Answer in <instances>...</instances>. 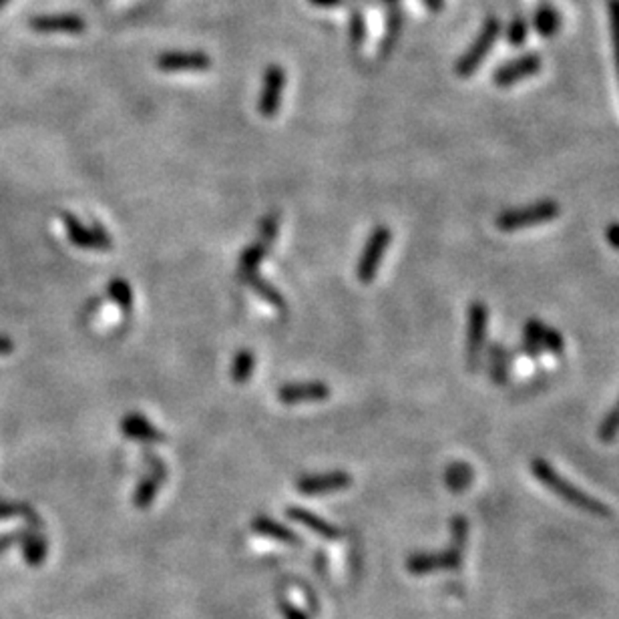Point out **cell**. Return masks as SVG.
<instances>
[{
	"label": "cell",
	"instance_id": "obj_30",
	"mask_svg": "<svg viewBox=\"0 0 619 619\" xmlns=\"http://www.w3.org/2000/svg\"><path fill=\"white\" fill-rule=\"evenodd\" d=\"M350 35H352V45H354V46H360V45H362V40H364V21H362V14H360V13L352 14Z\"/></svg>",
	"mask_w": 619,
	"mask_h": 619
},
{
	"label": "cell",
	"instance_id": "obj_6",
	"mask_svg": "<svg viewBox=\"0 0 619 619\" xmlns=\"http://www.w3.org/2000/svg\"><path fill=\"white\" fill-rule=\"evenodd\" d=\"M64 228H67L69 239L77 247L83 249H95V252H111L113 249V239L107 231H105L103 225H93V228H85L77 217L64 215Z\"/></svg>",
	"mask_w": 619,
	"mask_h": 619
},
{
	"label": "cell",
	"instance_id": "obj_27",
	"mask_svg": "<svg viewBox=\"0 0 619 619\" xmlns=\"http://www.w3.org/2000/svg\"><path fill=\"white\" fill-rule=\"evenodd\" d=\"M617 432H619V402L599 426V439L603 442H609L617 437Z\"/></svg>",
	"mask_w": 619,
	"mask_h": 619
},
{
	"label": "cell",
	"instance_id": "obj_10",
	"mask_svg": "<svg viewBox=\"0 0 619 619\" xmlns=\"http://www.w3.org/2000/svg\"><path fill=\"white\" fill-rule=\"evenodd\" d=\"M350 474L344 471H334L326 474H308L297 481V490L304 495H322L332 493V490H342L350 487Z\"/></svg>",
	"mask_w": 619,
	"mask_h": 619
},
{
	"label": "cell",
	"instance_id": "obj_7",
	"mask_svg": "<svg viewBox=\"0 0 619 619\" xmlns=\"http://www.w3.org/2000/svg\"><path fill=\"white\" fill-rule=\"evenodd\" d=\"M539 71H541V56L529 53L519 56V59L501 64V67L493 72V83L498 88H509L523 79L537 75Z\"/></svg>",
	"mask_w": 619,
	"mask_h": 619
},
{
	"label": "cell",
	"instance_id": "obj_4",
	"mask_svg": "<svg viewBox=\"0 0 619 619\" xmlns=\"http://www.w3.org/2000/svg\"><path fill=\"white\" fill-rule=\"evenodd\" d=\"M489 308L482 302H473L469 305V322H466V368L477 372L481 366V356L487 342Z\"/></svg>",
	"mask_w": 619,
	"mask_h": 619
},
{
	"label": "cell",
	"instance_id": "obj_35",
	"mask_svg": "<svg viewBox=\"0 0 619 619\" xmlns=\"http://www.w3.org/2000/svg\"><path fill=\"white\" fill-rule=\"evenodd\" d=\"M386 3H389V4H397L398 0H386Z\"/></svg>",
	"mask_w": 619,
	"mask_h": 619
},
{
	"label": "cell",
	"instance_id": "obj_12",
	"mask_svg": "<svg viewBox=\"0 0 619 619\" xmlns=\"http://www.w3.org/2000/svg\"><path fill=\"white\" fill-rule=\"evenodd\" d=\"M29 27L40 35L48 32H83L85 21L77 14H40L32 16Z\"/></svg>",
	"mask_w": 619,
	"mask_h": 619
},
{
	"label": "cell",
	"instance_id": "obj_29",
	"mask_svg": "<svg viewBox=\"0 0 619 619\" xmlns=\"http://www.w3.org/2000/svg\"><path fill=\"white\" fill-rule=\"evenodd\" d=\"M543 348H549L553 354H563V350H565V342H563V338L561 334L557 332V330H553V328H547L543 330Z\"/></svg>",
	"mask_w": 619,
	"mask_h": 619
},
{
	"label": "cell",
	"instance_id": "obj_11",
	"mask_svg": "<svg viewBox=\"0 0 619 619\" xmlns=\"http://www.w3.org/2000/svg\"><path fill=\"white\" fill-rule=\"evenodd\" d=\"M330 397V389L324 382H292L284 384L278 390V398L284 405H297V402H316L326 400Z\"/></svg>",
	"mask_w": 619,
	"mask_h": 619
},
{
	"label": "cell",
	"instance_id": "obj_25",
	"mask_svg": "<svg viewBox=\"0 0 619 619\" xmlns=\"http://www.w3.org/2000/svg\"><path fill=\"white\" fill-rule=\"evenodd\" d=\"M402 16H400V11L397 6L392 4V11H390V16H389V22H386V40H384V45H382V53L386 54L392 48L394 45V40L398 38L400 35V27H402Z\"/></svg>",
	"mask_w": 619,
	"mask_h": 619
},
{
	"label": "cell",
	"instance_id": "obj_23",
	"mask_svg": "<svg viewBox=\"0 0 619 619\" xmlns=\"http://www.w3.org/2000/svg\"><path fill=\"white\" fill-rule=\"evenodd\" d=\"M471 481V466L464 463H455L447 471V485L450 490H461Z\"/></svg>",
	"mask_w": 619,
	"mask_h": 619
},
{
	"label": "cell",
	"instance_id": "obj_19",
	"mask_svg": "<svg viewBox=\"0 0 619 619\" xmlns=\"http://www.w3.org/2000/svg\"><path fill=\"white\" fill-rule=\"evenodd\" d=\"M254 366H255L254 352L247 350V348L239 350L236 354V358H233V364H231V381L236 384H246L249 378H252Z\"/></svg>",
	"mask_w": 619,
	"mask_h": 619
},
{
	"label": "cell",
	"instance_id": "obj_28",
	"mask_svg": "<svg viewBox=\"0 0 619 619\" xmlns=\"http://www.w3.org/2000/svg\"><path fill=\"white\" fill-rule=\"evenodd\" d=\"M278 228H280V215L273 212L270 215H265L260 223V241L272 246L273 239L278 238Z\"/></svg>",
	"mask_w": 619,
	"mask_h": 619
},
{
	"label": "cell",
	"instance_id": "obj_15",
	"mask_svg": "<svg viewBox=\"0 0 619 619\" xmlns=\"http://www.w3.org/2000/svg\"><path fill=\"white\" fill-rule=\"evenodd\" d=\"M533 24L539 35L549 38L561 29V14L551 3H543L541 6H537V11L533 14Z\"/></svg>",
	"mask_w": 619,
	"mask_h": 619
},
{
	"label": "cell",
	"instance_id": "obj_17",
	"mask_svg": "<svg viewBox=\"0 0 619 619\" xmlns=\"http://www.w3.org/2000/svg\"><path fill=\"white\" fill-rule=\"evenodd\" d=\"M107 294L117 308L125 314L133 312V289L129 286V281L123 278H113L107 284Z\"/></svg>",
	"mask_w": 619,
	"mask_h": 619
},
{
	"label": "cell",
	"instance_id": "obj_32",
	"mask_svg": "<svg viewBox=\"0 0 619 619\" xmlns=\"http://www.w3.org/2000/svg\"><path fill=\"white\" fill-rule=\"evenodd\" d=\"M426 6H429V11L432 13H440L442 6H445V0H424Z\"/></svg>",
	"mask_w": 619,
	"mask_h": 619
},
{
	"label": "cell",
	"instance_id": "obj_2",
	"mask_svg": "<svg viewBox=\"0 0 619 619\" xmlns=\"http://www.w3.org/2000/svg\"><path fill=\"white\" fill-rule=\"evenodd\" d=\"M498 32H501V22H498L497 16H489V19L482 22L479 35L474 37L471 46L466 48L464 54L456 61L455 72L458 77L466 79V77H471V75H474V72H477V69L481 67V63L487 59L490 48H493Z\"/></svg>",
	"mask_w": 619,
	"mask_h": 619
},
{
	"label": "cell",
	"instance_id": "obj_24",
	"mask_svg": "<svg viewBox=\"0 0 619 619\" xmlns=\"http://www.w3.org/2000/svg\"><path fill=\"white\" fill-rule=\"evenodd\" d=\"M254 529L260 531V533H263V535L276 537V539H280V541H288V543L296 541V537L289 533L288 529H284L281 525H278V523H273V521L265 519V517H257L254 521Z\"/></svg>",
	"mask_w": 619,
	"mask_h": 619
},
{
	"label": "cell",
	"instance_id": "obj_26",
	"mask_svg": "<svg viewBox=\"0 0 619 619\" xmlns=\"http://www.w3.org/2000/svg\"><path fill=\"white\" fill-rule=\"evenodd\" d=\"M527 32H529V27L525 19H523V16H514L509 24V29H506V40H509L513 46H521L523 43H525Z\"/></svg>",
	"mask_w": 619,
	"mask_h": 619
},
{
	"label": "cell",
	"instance_id": "obj_1",
	"mask_svg": "<svg viewBox=\"0 0 619 619\" xmlns=\"http://www.w3.org/2000/svg\"><path fill=\"white\" fill-rule=\"evenodd\" d=\"M531 471H533L535 477L541 481L547 489L553 490V493L561 497L563 501H567L569 505L577 506V509H581L585 513H591V514H598V517H609L611 514V509L606 503H601V501H598V498H593L591 495L583 493V490L575 489L569 481L563 479L549 463L543 461V458H533V461H531Z\"/></svg>",
	"mask_w": 619,
	"mask_h": 619
},
{
	"label": "cell",
	"instance_id": "obj_34",
	"mask_svg": "<svg viewBox=\"0 0 619 619\" xmlns=\"http://www.w3.org/2000/svg\"><path fill=\"white\" fill-rule=\"evenodd\" d=\"M6 3H8V0H0V11H3V8L6 6Z\"/></svg>",
	"mask_w": 619,
	"mask_h": 619
},
{
	"label": "cell",
	"instance_id": "obj_8",
	"mask_svg": "<svg viewBox=\"0 0 619 619\" xmlns=\"http://www.w3.org/2000/svg\"><path fill=\"white\" fill-rule=\"evenodd\" d=\"M284 87H286L284 69H281L280 64H270L263 75V88L260 95V103H257V109H260V113L265 119H272L278 115L280 105H281V95H284Z\"/></svg>",
	"mask_w": 619,
	"mask_h": 619
},
{
	"label": "cell",
	"instance_id": "obj_3",
	"mask_svg": "<svg viewBox=\"0 0 619 619\" xmlns=\"http://www.w3.org/2000/svg\"><path fill=\"white\" fill-rule=\"evenodd\" d=\"M559 215V204L553 199L539 201V204L519 207V209H506L497 217V228L501 231H517L529 225L551 222Z\"/></svg>",
	"mask_w": 619,
	"mask_h": 619
},
{
	"label": "cell",
	"instance_id": "obj_20",
	"mask_svg": "<svg viewBox=\"0 0 619 619\" xmlns=\"http://www.w3.org/2000/svg\"><path fill=\"white\" fill-rule=\"evenodd\" d=\"M489 360H490V378H493L495 384H505L506 382V372H509V352H506L503 346H490L489 350Z\"/></svg>",
	"mask_w": 619,
	"mask_h": 619
},
{
	"label": "cell",
	"instance_id": "obj_16",
	"mask_svg": "<svg viewBox=\"0 0 619 619\" xmlns=\"http://www.w3.org/2000/svg\"><path fill=\"white\" fill-rule=\"evenodd\" d=\"M244 284H247L249 288L254 289L255 296H260L263 302H268L270 305H273L276 310H286V300L284 296L280 294L278 288H273L270 281H265L260 273H255V276H249L247 280H244Z\"/></svg>",
	"mask_w": 619,
	"mask_h": 619
},
{
	"label": "cell",
	"instance_id": "obj_22",
	"mask_svg": "<svg viewBox=\"0 0 619 619\" xmlns=\"http://www.w3.org/2000/svg\"><path fill=\"white\" fill-rule=\"evenodd\" d=\"M607 19H609L611 45H614L615 71H617V79H619V0H607Z\"/></svg>",
	"mask_w": 619,
	"mask_h": 619
},
{
	"label": "cell",
	"instance_id": "obj_31",
	"mask_svg": "<svg viewBox=\"0 0 619 619\" xmlns=\"http://www.w3.org/2000/svg\"><path fill=\"white\" fill-rule=\"evenodd\" d=\"M606 238L609 241V246L614 249H619V223H609L606 230Z\"/></svg>",
	"mask_w": 619,
	"mask_h": 619
},
{
	"label": "cell",
	"instance_id": "obj_13",
	"mask_svg": "<svg viewBox=\"0 0 619 619\" xmlns=\"http://www.w3.org/2000/svg\"><path fill=\"white\" fill-rule=\"evenodd\" d=\"M121 431L127 439L143 442V445H151V442H163L165 434L159 432L155 426H153L147 418L137 414V413H129L123 416V421H121Z\"/></svg>",
	"mask_w": 619,
	"mask_h": 619
},
{
	"label": "cell",
	"instance_id": "obj_14",
	"mask_svg": "<svg viewBox=\"0 0 619 619\" xmlns=\"http://www.w3.org/2000/svg\"><path fill=\"white\" fill-rule=\"evenodd\" d=\"M268 252H270V246L257 239L255 244L249 246L246 252L241 254L239 268H238V276L241 281L247 280L249 276H255L257 270H260L262 262H263V257L268 255Z\"/></svg>",
	"mask_w": 619,
	"mask_h": 619
},
{
	"label": "cell",
	"instance_id": "obj_21",
	"mask_svg": "<svg viewBox=\"0 0 619 619\" xmlns=\"http://www.w3.org/2000/svg\"><path fill=\"white\" fill-rule=\"evenodd\" d=\"M543 330L545 326L539 320H529L525 326V352L531 358H539V354L543 350Z\"/></svg>",
	"mask_w": 619,
	"mask_h": 619
},
{
	"label": "cell",
	"instance_id": "obj_9",
	"mask_svg": "<svg viewBox=\"0 0 619 619\" xmlns=\"http://www.w3.org/2000/svg\"><path fill=\"white\" fill-rule=\"evenodd\" d=\"M159 71L165 72H201L212 67L205 53H165L157 59Z\"/></svg>",
	"mask_w": 619,
	"mask_h": 619
},
{
	"label": "cell",
	"instance_id": "obj_18",
	"mask_svg": "<svg viewBox=\"0 0 619 619\" xmlns=\"http://www.w3.org/2000/svg\"><path fill=\"white\" fill-rule=\"evenodd\" d=\"M288 517L297 521V523H302V525L312 529L314 533H318L322 537L332 539V537L338 535L336 529L332 525H328L324 519H320V517H316V514H312V513L304 511V509H297V506H294V509H288Z\"/></svg>",
	"mask_w": 619,
	"mask_h": 619
},
{
	"label": "cell",
	"instance_id": "obj_33",
	"mask_svg": "<svg viewBox=\"0 0 619 619\" xmlns=\"http://www.w3.org/2000/svg\"><path fill=\"white\" fill-rule=\"evenodd\" d=\"M314 6H336L338 3H342V0H310Z\"/></svg>",
	"mask_w": 619,
	"mask_h": 619
},
{
	"label": "cell",
	"instance_id": "obj_5",
	"mask_svg": "<svg viewBox=\"0 0 619 619\" xmlns=\"http://www.w3.org/2000/svg\"><path fill=\"white\" fill-rule=\"evenodd\" d=\"M390 241H392V231L390 228H386V225H378V228H374L372 233H370V238L364 246V252H362L358 268H356V276L362 284H372L378 273V268H381L382 255L386 252V247L390 246Z\"/></svg>",
	"mask_w": 619,
	"mask_h": 619
}]
</instances>
